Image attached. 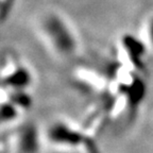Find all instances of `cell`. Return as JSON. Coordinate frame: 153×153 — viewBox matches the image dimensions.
Returning a JSON list of instances; mask_svg holds the SVG:
<instances>
[{"label": "cell", "mask_w": 153, "mask_h": 153, "mask_svg": "<svg viewBox=\"0 0 153 153\" xmlns=\"http://www.w3.org/2000/svg\"><path fill=\"white\" fill-rule=\"evenodd\" d=\"M43 28L56 52L66 56L76 52V39L70 28L61 17L54 14L47 15L43 22Z\"/></svg>", "instance_id": "obj_1"}, {"label": "cell", "mask_w": 153, "mask_h": 153, "mask_svg": "<svg viewBox=\"0 0 153 153\" xmlns=\"http://www.w3.org/2000/svg\"><path fill=\"white\" fill-rule=\"evenodd\" d=\"M48 139L53 143H56L59 146H69V147H78L84 146L89 148V139L88 137L84 135L82 132L74 129L70 126L63 123V122H56L50 127L48 131ZM93 153H97L94 149L89 148Z\"/></svg>", "instance_id": "obj_2"}, {"label": "cell", "mask_w": 153, "mask_h": 153, "mask_svg": "<svg viewBox=\"0 0 153 153\" xmlns=\"http://www.w3.org/2000/svg\"><path fill=\"white\" fill-rule=\"evenodd\" d=\"M32 74L27 67L18 65L2 78L3 87L10 91H27L32 83Z\"/></svg>", "instance_id": "obj_3"}, {"label": "cell", "mask_w": 153, "mask_h": 153, "mask_svg": "<svg viewBox=\"0 0 153 153\" xmlns=\"http://www.w3.org/2000/svg\"><path fill=\"white\" fill-rule=\"evenodd\" d=\"M18 153H38L39 152V137L36 128L28 124L19 132L17 139Z\"/></svg>", "instance_id": "obj_4"}, {"label": "cell", "mask_w": 153, "mask_h": 153, "mask_svg": "<svg viewBox=\"0 0 153 153\" xmlns=\"http://www.w3.org/2000/svg\"><path fill=\"white\" fill-rule=\"evenodd\" d=\"M122 44L124 46V49L129 51L132 61H134L135 64L138 65L139 62H140V57L145 54V52H143L145 47L141 44V42H139L136 38L132 37V36L128 35L124 37V39L122 41Z\"/></svg>", "instance_id": "obj_5"}, {"label": "cell", "mask_w": 153, "mask_h": 153, "mask_svg": "<svg viewBox=\"0 0 153 153\" xmlns=\"http://www.w3.org/2000/svg\"><path fill=\"white\" fill-rule=\"evenodd\" d=\"M19 108L11 101H3L1 108V119L2 122H11L18 117Z\"/></svg>", "instance_id": "obj_6"}, {"label": "cell", "mask_w": 153, "mask_h": 153, "mask_svg": "<svg viewBox=\"0 0 153 153\" xmlns=\"http://www.w3.org/2000/svg\"><path fill=\"white\" fill-rule=\"evenodd\" d=\"M15 3V0H2V4H1V16H2V20H4L7 17V15H10L12 7Z\"/></svg>", "instance_id": "obj_7"}, {"label": "cell", "mask_w": 153, "mask_h": 153, "mask_svg": "<svg viewBox=\"0 0 153 153\" xmlns=\"http://www.w3.org/2000/svg\"><path fill=\"white\" fill-rule=\"evenodd\" d=\"M147 36H148L149 43L153 48V16L150 17L147 24Z\"/></svg>", "instance_id": "obj_8"}]
</instances>
